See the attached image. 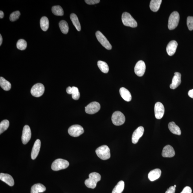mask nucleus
I'll use <instances>...</instances> for the list:
<instances>
[{"label":"nucleus","instance_id":"f257e3e1","mask_svg":"<svg viewBox=\"0 0 193 193\" xmlns=\"http://www.w3.org/2000/svg\"><path fill=\"white\" fill-rule=\"evenodd\" d=\"M100 179L101 176L99 174L96 172L91 173L89 175V179L85 180V185L87 187L94 189Z\"/></svg>","mask_w":193,"mask_h":193},{"label":"nucleus","instance_id":"f03ea898","mask_svg":"<svg viewBox=\"0 0 193 193\" xmlns=\"http://www.w3.org/2000/svg\"><path fill=\"white\" fill-rule=\"evenodd\" d=\"M96 152L97 156L102 160H107L111 157L110 149L105 145L99 147L96 149Z\"/></svg>","mask_w":193,"mask_h":193},{"label":"nucleus","instance_id":"7ed1b4c3","mask_svg":"<svg viewBox=\"0 0 193 193\" xmlns=\"http://www.w3.org/2000/svg\"><path fill=\"white\" fill-rule=\"evenodd\" d=\"M122 21L125 26L132 28H136L137 23L131 15L128 12H124L122 14Z\"/></svg>","mask_w":193,"mask_h":193},{"label":"nucleus","instance_id":"20e7f679","mask_svg":"<svg viewBox=\"0 0 193 193\" xmlns=\"http://www.w3.org/2000/svg\"><path fill=\"white\" fill-rule=\"evenodd\" d=\"M179 13L177 11L173 12L169 18L168 25V29L172 30L176 28L179 25Z\"/></svg>","mask_w":193,"mask_h":193},{"label":"nucleus","instance_id":"39448f33","mask_svg":"<svg viewBox=\"0 0 193 193\" xmlns=\"http://www.w3.org/2000/svg\"><path fill=\"white\" fill-rule=\"evenodd\" d=\"M69 166V162L66 160L59 159L55 160L52 164L51 168L54 171L65 169Z\"/></svg>","mask_w":193,"mask_h":193},{"label":"nucleus","instance_id":"423d86ee","mask_svg":"<svg viewBox=\"0 0 193 193\" xmlns=\"http://www.w3.org/2000/svg\"><path fill=\"white\" fill-rule=\"evenodd\" d=\"M125 117L124 114L119 111L115 112L112 117L113 124L116 126L122 125L125 121Z\"/></svg>","mask_w":193,"mask_h":193},{"label":"nucleus","instance_id":"0eeeda50","mask_svg":"<svg viewBox=\"0 0 193 193\" xmlns=\"http://www.w3.org/2000/svg\"><path fill=\"white\" fill-rule=\"evenodd\" d=\"M84 132V129L80 125H73L68 129V133L70 136L73 137L79 136Z\"/></svg>","mask_w":193,"mask_h":193},{"label":"nucleus","instance_id":"6e6552de","mask_svg":"<svg viewBox=\"0 0 193 193\" xmlns=\"http://www.w3.org/2000/svg\"><path fill=\"white\" fill-rule=\"evenodd\" d=\"M45 90L44 85L41 83H37L33 86L31 89V93L33 96L39 97L42 96Z\"/></svg>","mask_w":193,"mask_h":193},{"label":"nucleus","instance_id":"1a4fd4ad","mask_svg":"<svg viewBox=\"0 0 193 193\" xmlns=\"http://www.w3.org/2000/svg\"><path fill=\"white\" fill-rule=\"evenodd\" d=\"M96 35L97 40L103 47L108 50H110L112 48L110 43L101 32L98 31L96 32Z\"/></svg>","mask_w":193,"mask_h":193},{"label":"nucleus","instance_id":"9d476101","mask_svg":"<svg viewBox=\"0 0 193 193\" xmlns=\"http://www.w3.org/2000/svg\"><path fill=\"white\" fill-rule=\"evenodd\" d=\"M100 108L99 103L96 102H92L85 107V111L88 114L93 115L98 112Z\"/></svg>","mask_w":193,"mask_h":193},{"label":"nucleus","instance_id":"9b49d317","mask_svg":"<svg viewBox=\"0 0 193 193\" xmlns=\"http://www.w3.org/2000/svg\"><path fill=\"white\" fill-rule=\"evenodd\" d=\"M146 66L144 61H140L136 64L135 67V72L139 77H142L144 75L145 72Z\"/></svg>","mask_w":193,"mask_h":193},{"label":"nucleus","instance_id":"f8f14e48","mask_svg":"<svg viewBox=\"0 0 193 193\" xmlns=\"http://www.w3.org/2000/svg\"><path fill=\"white\" fill-rule=\"evenodd\" d=\"M31 137V131L29 126L26 125L24 126L22 135V140L24 144H27L30 141Z\"/></svg>","mask_w":193,"mask_h":193},{"label":"nucleus","instance_id":"ddd939ff","mask_svg":"<svg viewBox=\"0 0 193 193\" xmlns=\"http://www.w3.org/2000/svg\"><path fill=\"white\" fill-rule=\"evenodd\" d=\"M154 111L155 117L157 119H161L163 117L164 113V108L161 103L157 102L155 104Z\"/></svg>","mask_w":193,"mask_h":193},{"label":"nucleus","instance_id":"4468645a","mask_svg":"<svg viewBox=\"0 0 193 193\" xmlns=\"http://www.w3.org/2000/svg\"><path fill=\"white\" fill-rule=\"evenodd\" d=\"M144 132V129L143 127L140 126L136 129L133 133L132 138V141L133 144L137 143L140 138L143 136Z\"/></svg>","mask_w":193,"mask_h":193},{"label":"nucleus","instance_id":"2eb2a0df","mask_svg":"<svg viewBox=\"0 0 193 193\" xmlns=\"http://www.w3.org/2000/svg\"><path fill=\"white\" fill-rule=\"evenodd\" d=\"M175 154L174 148L170 145H167L164 147L162 153V156L167 158L172 157L174 156Z\"/></svg>","mask_w":193,"mask_h":193},{"label":"nucleus","instance_id":"dca6fc26","mask_svg":"<svg viewBox=\"0 0 193 193\" xmlns=\"http://www.w3.org/2000/svg\"><path fill=\"white\" fill-rule=\"evenodd\" d=\"M181 74L179 72H175L172 79V83L170 85V89H175L181 84Z\"/></svg>","mask_w":193,"mask_h":193},{"label":"nucleus","instance_id":"f3484780","mask_svg":"<svg viewBox=\"0 0 193 193\" xmlns=\"http://www.w3.org/2000/svg\"><path fill=\"white\" fill-rule=\"evenodd\" d=\"M178 43L176 41H172L168 43L166 47V51L169 56H172L176 52Z\"/></svg>","mask_w":193,"mask_h":193},{"label":"nucleus","instance_id":"a211bd4d","mask_svg":"<svg viewBox=\"0 0 193 193\" xmlns=\"http://www.w3.org/2000/svg\"><path fill=\"white\" fill-rule=\"evenodd\" d=\"M41 142L40 140L38 139L36 140L32 148L31 157L32 160L36 159L38 156L40 150Z\"/></svg>","mask_w":193,"mask_h":193},{"label":"nucleus","instance_id":"6ab92c4d","mask_svg":"<svg viewBox=\"0 0 193 193\" xmlns=\"http://www.w3.org/2000/svg\"><path fill=\"white\" fill-rule=\"evenodd\" d=\"M0 179L10 186H14V182L12 177L9 174L1 173Z\"/></svg>","mask_w":193,"mask_h":193},{"label":"nucleus","instance_id":"aec40b11","mask_svg":"<svg viewBox=\"0 0 193 193\" xmlns=\"http://www.w3.org/2000/svg\"><path fill=\"white\" fill-rule=\"evenodd\" d=\"M161 171L159 168H156L155 169L151 171L148 174V178L151 181H155L156 180L159 179L161 176Z\"/></svg>","mask_w":193,"mask_h":193},{"label":"nucleus","instance_id":"412c9836","mask_svg":"<svg viewBox=\"0 0 193 193\" xmlns=\"http://www.w3.org/2000/svg\"><path fill=\"white\" fill-rule=\"evenodd\" d=\"M120 93L122 97L126 101L129 102L131 100V94L128 89L124 87H122L120 89Z\"/></svg>","mask_w":193,"mask_h":193},{"label":"nucleus","instance_id":"4be33fe9","mask_svg":"<svg viewBox=\"0 0 193 193\" xmlns=\"http://www.w3.org/2000/svg\"><path fill=\"white\" fill-rule=\"evenodd\" d=\"M168 128L171 132L175 135H180L181 132L180 128L174 122H171L168 124Z\"/></svg>","mask_w":193,"mask_h":193},{"label":"nucleus","instance_id":"5701e85b","mask_svg":"<svg viewBox=\"0 0 193 193\" xmlns=\"http://www.w3.org/2000/svg\"><path fill=\"white\" fill-rule=\"evenodd\" d=\"M46 188L41 183H37L33 185L31 188V193H39L45 192Z\"/></svg>","mask_w":193,"mask_h":193},{"label":"nucleus","instance_id":"b1692460","mask_svg":"<svg viewBox=\"0 0 193 193\" xmlns=\"http://www.w3.org/2000/svg\"><path fill=\"white\" fill-rule=\"evenodd\" d=\"M162 0H152L151 1L150 7L153 12H156L159 10L162 3Z\"/></svg>","mask_w":193,"mask_h":193},{"label":"nucleus","instance_id":"393cba45","mask_svg":"<svg viewBox=\"0 0 193 193\" xmlns=\"http://www.w3.org/2000/svg\"><path fill=\"white\" fill-rule=\"evenodd\" d=\"M0 85L2 88L6 91H9L11 88L10 83L2 77H0Z\"/></svg>","mask_w":193,"mask_h":193},{"label":"nucleus","instance_id":"a878e982","mask_svg":"<svg viewBox=\"0 0 193 193\" xmlns=\"http://www.w3.org/2000/svg\"><path fill=\"white\" fill-rule=\"evenodd\" d=\"M70 18L77 30L78 31H80L81 30V26L77 15L74 14H71L70 16Z\"/></svg>","mask_w":193,"mask_h":193},{"label":"nucleus","instance_id":"bb28decb","mask_svg":"<svg viewBox=\"0 0 193 193\" xmlns=\"http://www.w3.org/2000/svg\"><path fill=\"white\" fill-rule=\"evenodd\" d=\"M41 29L44 31H46L49 27V21L46 17L41 18L40 21Z\"/></svg>","mask_w":193,"mask_h":193},{"label":"nucleus","instance_id":"cd10ccee","mask_svg":"<svg viewBox=\"0 0 193 193\" xmlns=\"http://www.w3.org/2000/svg\"><path fill=\"white\" fill-rule=\"evenodd\" d=\"M124 187V182L120 181L118 182L117 185L113 188L112 193H122Z\"/></svg>","mask_w":193,"mask_h":193},{"label":"nucleus","instance_id":"c85d7f7f","mask_svg":"<svg viewBox=\"0 0 193 193\" xmlns=\"http://www.w3.org/2000/svg\"><path fill=\"white\" fill-rule=\"evenodd\" d=\"M98 67L103 73H107L109 71V67L106 62L101 61H98L97 63Z\"/></svg>","mask_w":193,"mask_h":193},{"label":"nucleus","instance_id":"c756f323","mask_svg":"<svg viewBox=\"0 0 193 193\" xmlns=\"http://www.w3.org/2000/svg\"><path fill=\"white\" fill-rule=\"evenodd\" d=\"M59 27L63 33L67 34L69 31V27L68 24L65 21H61L59 24Z\"/></svg>","mask_w":193,"mask_h":193},{"label":"nucleus","instance_id":"7c9ffc66","mask_svg":"<svg viewBox=\"0 0 193 193\" xmlns=\"http://www.w3.org/2000/svg\"><path fill=\"white\" fill-rule=\"evenodd\" d=\"M52 10L53 14L56 16H63L64 15L63 9L60 6H53Z\"/></svg>","mask_w":193,"mask_h":193},{"label":"nucleus","instance_id":"2f4dec72","mask_svg":"<svg viewBox=\"0 0 193 193\" xmlns=\"http://www.w3.org/2000/svg\"><path fill=\"white\" fill-rule=\"evenodd\" d=\"M10 126V122L8 120H4L0 124V134L7 130Z\"/></svg>","mask_w":193,"mask_h":193},{"label":"nucleus","instance_id":"473e14b6","mask_svg":"<svg viewBox=\"0 0 193 193\" xmlns=\"http://www.w3.org/2000/svg\"><path fill=\"white\" fill-rule=\"evenodd\" d=\"M27 45V41L23 39H20L17 41V47L18 49L23 50L26 49Z\"/></svg>","mask_w":193,"mask_h":193},{"label":"nucleus","instance_id":"72a5a7b5","mask_svg":"<svg viewBox=\"0 0 193 193\" xmlns=\"http://www.w3.org/2000/svg\"><path fill=\"white\" fill-rule=\"evenodd\" d=\"M71 94L72 95V97L74 100H77L80 97V93L78 88L72 87Z\"/></svg>","mask_w":193,"mask_h":193},{"label":"nucleus","instance_id":"f704fd0d","mask_svg":"<svg viewBox=\"0 0 193 193\" xmlns=\"http://www.w3.org/2000/svg\"><path fill=\"white\" fill-rule=\"evenodd\" d=\"M21 15V13L19 11H16L11 14L10 17V19L11 21L14 22L17 20L19 18Z\"/></svg>","mask_w":193,"mask_h":193},{"label":"nucleus","instance_id":"c9c22d12","mask_svg":"<svg viewBox=\"0 0 193 193\" xmlns=\"http://www.w3.org/2000/svg\"><path fill=\"white\" fill-rule=\"evenodd\" d=\"M187 24L188 29L190 30H193V17L189 16L187 17Z\"/></svg>","mask_w":193,"mask_h":193},{"label":"nucleus","instance_id":"e433bc0d","mask_svg":"<svg viewBox=\"0 0 193 193\" xmlns=\"http://www.w3.org/2000/svg\"><path fill=\"white\" fill-rule=\"evenodd\" d=\"M85 2L89 5H93L100 3V0H85Z\"/></svg>","mask_w":193,"mask_h":193},{"label":"nucleus","instance_id":"4c0bfd02","mask_svg":"<svg viewBox=\"0 0 193 193\" xmlns=\"http://www.w3.org/2000/svg\"><path fill=\"white\" fill-rule=\"evenodd\" d=\"M192 191L191 188L189 186H186L183 188V191L181 193H192Z\"/></svg>","mask_w":193,"mask_h":193},{"label":"nucleus","instance_id":"58836bf2","mask_svg":"<svg viewBox=\"0 0 193 193\" xmlns=\"http://www.w3.org/2000/svg\"><path fill=\"white\" fill-rule=\"evenodd\" d=\"M176 188L174 187V186H171L167 190L165 193H175V190H176Z\"/></svg>","mask_w":193,"mask_h":193},{"label":"nucleus","instance_id":"ea45409f","mask_svg":"<svg viewBox=\"0 0 193 193\" xmlns=\"http://www.w3.org/2000/svg\"><path fill=\"white\" fill-rule=\"evenodd\" d=\"M188 95L190 97L193 99V89L190 90L188 92Z\"/></svg>","mask_w":193,"mask_h":193},{"label":"nucleus","instance_id":"a19ab883","mask_svg":"<svg viewBox=\"0 0 193 193\" xmlns=\"http://www.w3.org/2000/svg\"><path fill=\"white\" fill-rule=\"evenodd\" d=\"M4 17V13L3 11H2V10H1V11H0V18H1V19L3 18Z\"/></svg>","mask_w":193,"mask_h":193},{"label":"nucleus","instance_id":"79ce46f5","mask_svg":"<svg viewBox=\"0 0 193 193\" xmlns=\"http://www.w3.org/2000/svg\"><path fill=\"white\" fill-rule=\"evenodd\" d=\"M2 41H3V38H2L1 34H0V45L1 46L2 44Z\"/></svg>","mask_w":193,"mask_h":193},{"label":"nucleus","instance_id":"37998d69","mask_svg":"<svg viewBox=\"0 0 193 193\" xmlns=\"http://www.w3.org/2000/svg\"><path fill=\"white\" fill-rule=\"evenodd\" d=\"M174 187L175 188H176V185H174Z\"/></svg>","mask_w":193,"mask_h":193}]
</instances>
